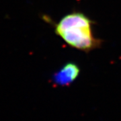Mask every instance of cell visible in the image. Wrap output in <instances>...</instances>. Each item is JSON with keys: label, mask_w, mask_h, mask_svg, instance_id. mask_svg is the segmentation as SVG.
Wrapping results in <instances>:
<instances>
[{"label": "cell", "mask_w": 121, "mask_h": 121, "mask_svg": "<svg viewBox=\"0 0 121 121\" xmlns=\"http://www.w3.org/2000/svg\"><path fill=\"white\" fill-rule=\"evenodd\" d=\"M80 73L78 65L72 62L66 63L52 76V82L58 86H69L76 80Z\"/></svg>", "instance_id": "7a4b0ae2"}, {"label": "cell", "mask_w": 121, "mask_h": 121, "mask_svg": "<svg viewBox=\"0 0 121 121\" xmlns=\"http://www.w3.org/2000/svg\"><path fill=\"white\" fill-rule=\"evenodd\" d=\"M93 21L81 12L66 15L55 26V32L71 47L89 52L99 47L102 40L94 36Z\"/></svg>", "instance_id": "6da1fadb"}]
</instances>
